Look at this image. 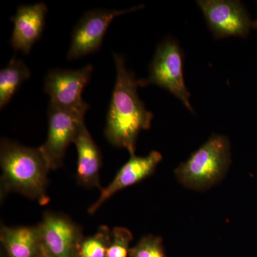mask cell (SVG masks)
Returning <instances> with one entry per match:
<instances>
[{"label":"cell","instance_id":"cell-18","mask_svg":"<svg viewBox=\"0 0 257 257\" xmlns=\"http://www.w3.org/2000/svg\"><path fill=\"white\" fill-rule=\"evenodd\" d=\"M42 257H52L50 256L49 253H47L46 251H45V250L43 248V253H42Z\"/></svg>","mask_w":257,"mask_h":257},{"label":"cell","instance_id":"cell-17","mask_svg":"<svg viewBox=\"0 0 257 257\" xmlns=\"http://www.w3.org/2000/svg\"><path fill=\"white\" fill-rule=\"evenodd\" d=\"M133 240V234L130 230L119 226L114 227L111 231L110 243L106 257H127Z\"/></svg>","mask_w":257,"mask_h":257},{"label":"cell","instance_id":"cell-5","mask_svg":"<svg viewBox=\"0 0 257 257\" xmlns=\"http://www.w3.org/2000/svg\"><path fill=\"white\" fill-rule=\"evenodd\" d=\"M84 115L50 104L47 138L39 150L50 170H57L63 165L67 148L71 143H74L81 128L85 124Z\"/></svg>","mask_w":257,"mask_h":257},{"label":"cell","instance_id":"cell-19","mask_svg":"<svg viewBox=\"0 0 257 257\" xmlns=\"http://www.w3.org/2000/svg\"><path fill=\"white\" fill-rule=\"evenodd\" d=\"M252 28H254L255 30H257V20H256V21L253 22V25H252Z\"/></svg>","mask_w":257,"mask_h":257},{"label":"cell","instance_id":"cell-7","mask_svg":"<svg viewBox=\"0 0 257 257\" xmlns=\"http://www.w3.org/2000/svg\"><path fill=\"white\" fill-rule=\"evenodd\" d=\"M143 8L144 5H139L126 10L94 9L86 12L72 32L67 60L81 58L99 50L114 19Z\"/></svg>","mask_w":257,"mask_h":257},{"label":"cell","instance_id":"cell-10","mask_svg":"<svg viewBox=\"0 0 257 257\" xmlns=\"http://www.w3.org/2000/svg\"><path fill=\"white\" fill-rule=\"evenodd\" d=\"M162 160V155L157 151H152L146 157L131 155L128 162L121 167L115 176L112 182L106 188L101 189L100 196L88 209V212L94 214L116 192L142 182L151 176Z\"/></svg>","mask_w":257,"mask_h":257},{"label":"cell","instance_id":"cell-6","mask_svg":"<svg viewBox=\"0 0 257 257\" xmlns=\"http://www.w3.org/2000/svg\"><path fill=\"white\" fill-rule=\"evenodd\" d=\"M93 67L87 64L81 69H55L49 71L45 78L44 92L50 97V104L86 114L89 104L82 93L92 77Z\"/></svg>","mask_w":257,"mask_h":257},{"label":"cell","instance_id":"cell-16","mask_svg":"<svg viewBox=\"0 0 257 257\" xmlns=\"http://www.w3.org/2000/svg\"><path fill=\"white\" fill-rule=\"evenodd\" d=\"M130 257H167L163 240L160 236L149 234L143 236L130 250Z\"/></svg>","mask_w":257,"mask_h":257},{"label":"cell","instance_id":"cell-13","mask_svg":"<svg viewBox=\"0 0 257 257\" xmlns=\"http://www.w3.org/2000/svg\"><path fill=\"white\" fill-rule=\"evenodd\" d=\"M74 144L78 155L77 179L79 183L87 188L102 189L99 179L101 166L100 150L85 124L81 128Z\"/></svg>","mask_w":257,"mask_h":257},{"label":"cell","instance_id":"cell-3","mask_svg":"<svg viewBox=\"0 0 257 257\" xmlns=\"http://www.w3.org/2000/svg\"><path fill=\"white\" fill-rule=\"evenodd\" d=\"M231 163L229 140L224 135H213L176 168L175 174L187 188L204 190L222 179Z\"/></svg>","mask_w":257,"mask_h":257},{"label":"cell","instance_id":"cell-1","mask_svg":"<svg viewBox=\"0 0 257 257\" xmlns=\"http://www.w3.org/2000/svg\"><path fill=\"white\" fill-rule=\"evenodd\" d=\"M116 78L106 116L104 135L113 146L124 148L135 155L137 139L142 130L151 126L153 114L139 97L138 87L143 79H137L125 65L122 56L114 52Z\"/></svg>","mask_w":257,"mask_h":257},{"label":"cell","instance_id":"cell-9","mask_svg":"<svg viewBox=\"0 0 257 257\" xmlns=\"http://www.w3.org/2000/svg\"><path fill=\"white\" fill-rule=\"evenodd\" d=\"M197 3L216 39L246 37L252 28L253 23L240 1L199 0Z\"/></svg>","mask_w":257,"mask_h":257},{"label":"cell","instance_id":"cell-14","mask_svg":"<svg viewBox=\"0 0 257 257\" xmlns=\"http://www.w3.org/2000/svg\"><path fill=\"white\" fill-rule=\"evenodd\" d=\"M31 72L23 61L13 57L0 71V108L3 109L23 83L30 78Z\"/></svg>","mask_w":257,"mask_h":257},{"label":"cell","instance_id":"cell-4","mask_svg":"<svg viewBox=\"0 0 257 257\" xmlns=\"http://www.w3.org/2000/svg\"><path fill=\"white\" fill-rule=\"evenodd\" d=\"M156 84L167 89L194 113L189 102L190 93L185 85L183 74V54L178 43L168 37L157 47L150 67V76L143 79V87Z\"/></svg>","mask_w":257,"mask_h":257},{"label":"cell","instance_id":"cell-12","mask_svg":"<svg viewBox=\"0 0 257 257\" xmlns=\"http://www.w3.org/2000/svg\"><path fill=\"white\" fill-rule=\"evenodd\" d=\"M0 241L4 257H42L43 253L38 226L2 225Z\"/></svg>","mask_w":257,"mask_h":257},{"label":"cell","instance_id":"cell-15","mask_svg":"<svg viewBox=\"0 0 257 257\" xmlns=\"http://www.w3.org/2000/svg\"><path fill=\"white\" fill-rule=\"evenodd\" d=\"M111 240L108 226H101L92 236L84 237L79 250V257H106Z\"/></svg>","mask_w":257,"mask_h":257},{"label":"cell","instance_id":"cell-2","mask_svg":"<svg viewBox=\"0 0 257 257\" xmlns=\"http://www.w3.org/2000/svg\"><path fill=\"white\" fill-rule=\"evenodd\" d=\"M2 196L17 192L41 205L50 202L47 194L50 169L38 148H31L7 139L0 144Z\"/></svg>","mask_w":257,"mask_h":257},{"label":"cell","instance_id":"cell-8","mask_svg":"<svg viewBox=\"0 0 257 257\" xmlns=\"http://www.w3.org/2000/svg\"><path fill=\"white\" fill-rule=\"evenodd\" d=\"M42 247L52 257H79L82 229L69 216L46 211L37 224Z\"/></svg>","mask_w":257,"mask_h":257},{"label":"cell","instance_id":"cell-11","mask_svg":"<svg viewBox=\"0 0 257 257\" xmlns=\"http://www.w3.org/2000/svg\"><path fill=\"white\" fill-rule=\"evenodd\" d=\"M48 8L43 3L19 7L12 21L14 30L10 44L15 50L28 55L42 36Z\"/></svg>","mask_w":257,"mask_h":257}]
</instances>
